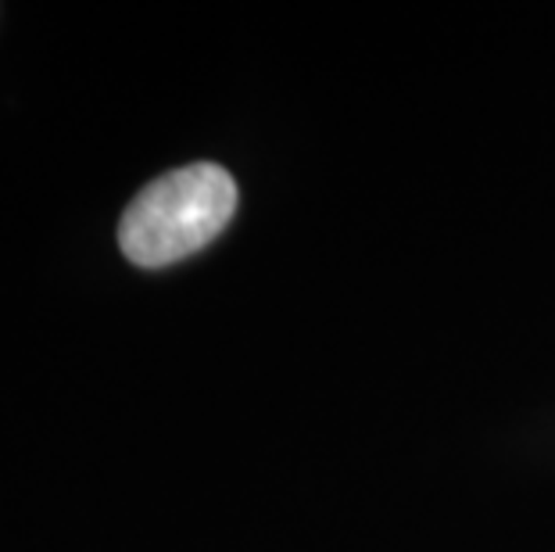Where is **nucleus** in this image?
Here are the masks:
<instances>
[{
	"label": "nucleus",
	"mask_w": 555,
	"mask_h": 552,
	"mask_svg": "<svg viewBox=\"0 0 555 552\" xmlns=\"http://www.w3.org/2000/svg\"><path fill=\"white\" fill-rule=\"evenodd\" d=\"M237 213V183L216 162L172 169L147 183L119 219V248L140 269H165L201 252Z\"/></svg>",
	"instance_id": "f257e3e1"
}]
</instances>
